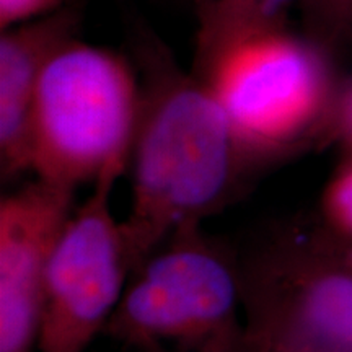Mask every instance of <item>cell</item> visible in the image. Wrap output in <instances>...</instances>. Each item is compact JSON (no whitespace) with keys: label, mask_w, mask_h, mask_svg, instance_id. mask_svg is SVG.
<instances>
[{"label":"cell","mask_w":352,"mask_h":352,"mask_svg":"<svg viewBox=\"0 0 352 352\" xmlns=\"http://www.w3.org/2000/svg\"><path fill=\"white\" fill-rule=\"evenodd\" d=\"M336 60L287 28L196 52L192 74L226 113L240 151L263 171L338 135Z\"/></svg>","instance_id":"2"},{"label":"cell","mask_w":352,"mask_h":352,"mask_svg":"<svg viewBox=\"0 0 352 352\" xmlns=\"http://www.w3.org/2000/svg\"><path fill=\"white\" fill-rule=\"evenodd\" d=\"M320 222L336 239L352 246V151L321 195Z\"/></svg>","instance_id":"11"},{"label":"cell","mask_w":352,"mask_h":352,"mask_svg":"<svg viewBox=\"0 0 352 352\" xmlns=\"http://www.w3.org/2000/svg\"><path fill=\"white\" fill-rule=\"evenodd\" d=\"M140 83L129 56L74 38L44 65L32 111V171L76 189L129 170Z\"/></svg>","instance_id":"4"},{"label":"cell","mask_w":352,"mask_h":352,"mask_svg":"<svg viewBox=\"0 0 352 352\" xmlns=\"http://www.w3.org/2000/svg\"><path fill=\"white\" fill-rule=\"evenodd\" d=\"M243 352H352V246L320 222L271 227L239 253Z\"/></svg>","instance_id":"3"},{"label":"cell","mask_w":352,"mask_h":352,"mask_svg":"<svg viewBox=\"0 0 352 352\" xmlns=\"http://www.w3.org/2000/svg\"><path fill=\"white\" fill-rule=\"evenodd\" d=\"M116 176L94 184L52 245L44 277L39 352H87L111 320L131 264L111 195Z\"/></svg>","instance_id":"6"},{"label":"cell","mask_w":352,"mask_h":352,"mask_svg":"<svg viewBox=\"0 0 352 352\" xmlns=\"http://www.w3.org/2000/svg\"><path fill=\"white\" fill-rule=\"evenodd\" d=\"M338 135H342L349 151H352V85L342 90L340 118H338Z\"/></svg>","instance_id":"13"},{"label":"cell","mask_w":352,"mask_h":352,"mask_svg":"<svg viewBox=\"0 0 352 352\" xmlns=\"http://www.w3.org/2000/svg\"><path fill=\"white\" fill-rule=\"evenodd\" d=\"M303 36L334 60L352 50V0H300Z\"/></svg>","instance_id":"10"},{"label":"cell","mask_w":352,"mask_h":352,"mask_svg":"<svg viewBox=\"0 0 352 352\" xmlns=\"http://www.w3.org/2000/svg\"><path fill=\"white\" fill-rule=\"evenodd\" d=\"M87 0L7 28L0 36V171L13 179L32 171V111L43 69L63 44L77 38Z\"/></svg>","instance_id":"8"},{"label":"cell","mask_w":352,"mask_h":352,"mask_svg":"<svg viewBox=\"0 0 352 352\" xmlns=\"http://www.w3.org/2000/svg\"><path fill=\"white\" fill-rule=\"evenodd\" d=\"M241 315L239 253L196 223L132 272L103 334L139 352H243Z\"/></svg>","instance_id":"5"},{"label":"cell","mask_w":352,"mask_h":352,"mask_svg":"<svg viewBox=\"0 0 352 352\" xmlns=\"http://www.w3.org/2000/svg\"><path fill=\"white\" fill-rule=\"evenodd\" d=\"M74 192L34 178L0 201V352H39L47 259Z\"/></svg>","instance_id":"7"},{"label":"cell","mask_w":352,"mask_h":352,"mask_svg":"<svg viewBox=\"0 0 352 352\" xmlns=\"http://www.w3.org/2000/svg\"><path fill=\"white\" fill-rule=\"evenodd\" d=\"M300 0H196V52L248 34L287 28L290 8Z\"/></svg>","instance_id":"9"},{"label":"cell","mask_w":352,"mask_h":352,"mask_svg":"<svg viewBox=\"0 0 352 352\" xmlns=\"http://www.w3.org/2000/svg\"><path fill=\"white\" fill-rule=\"evenodd\" d=\"M65 0H0V28L7 30L39 19L64 6Z\"/></svg>","instance_id":"12"},{"label":"cell","mask_w":352,"mask_h":352,"mask_svg":"<svg viewBox=\"0 0 352 352\" xmlns=\"http://www.w3.org/2000/svg\"><path fill=\"white\" fill-rule=\"evenodd\" d=\"M126 38L140 83L131 209L121 220L132 274L179 228L239 199L258 171L217 100L168 44L139 16L126 23Z\"/></svg>","instance_id":"1"}]
</instances>
